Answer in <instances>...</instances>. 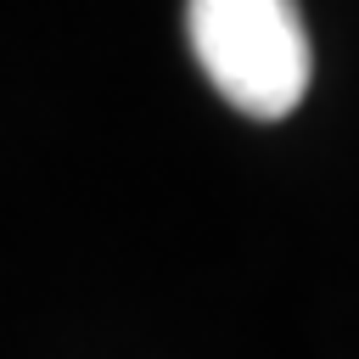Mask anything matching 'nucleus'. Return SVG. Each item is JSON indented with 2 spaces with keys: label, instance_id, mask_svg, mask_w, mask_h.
I'll return each instance as SVG.
<instances>
[{
  "label": "nucleus",
  "instance_id": "f257e3e1",
  "mask_svg": "<svg viewBox=\"0 0 359 359\" xmlns=\"http://www.w3.org/2000/svg\"><path fill=\"white\" fill-rule=\"evenodd\" d=\"M185 34L196 67L241 118L280 123L303 107L314 45L297 0H185Z\"/></svg>",
  "mask_w": 359,
  "mask_h": 359
}]
</instances>
